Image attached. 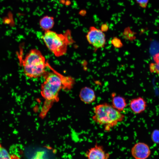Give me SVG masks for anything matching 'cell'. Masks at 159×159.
Segmentation results:
<instances>
[{"instance_id": "cell-14", "label": "cell", "mask_w": 159, "mask_h": 159, "mask_svg": "<svg viewBox=\"0 0 159 159\" xmlns=\"http://www.w3.org/2000/svg\"><path fill=\"white\" fill-rule=\"evenodd\" d=\"M151 138L153 142L159 144V129H155L153 130L151 134Z\"/></svg>"}, {"instance_id": "cell-17", "label": "cell", "mask_w": 159, "mask_h": 159, "mask_svg": "<svg viewBox=\"0 0 159 159\" xmlns=\"http://www.w3.org/2000/svg\"><path fill=\"white\" fill-rule=\"evenodd\" d=\"M101 30L103 32H105L107 31L108 29V26L107 24H102L101 26Z\"/></svg>"}, {"instance_id": "cell-2", "label": "cell", "mask_w": 159, "mask_h": 159, "mask_svg": "<svg viewBox=\"0 0 159 159\" xmlns=\"http://www.w3.org/2000/svg\"><path fill=\"white\" fill-rule=\"evenodd\" d=\"M92 120L97 124L103 126L104 130L109 131L123 120L124 114L107 103L96 105L93 108Z\"/></svg>"}, {"instance_id": "cell-10", "label": "cell", "mask_w": 159, "mask_h": 159, "mask_svg": "<svg viewBox=\"0 0 159 159\" xmlns=\"http://www.w3.org/2000/svg\"><path fill=\"white\" fill-rule=\"evenodd\" d=\"M112 106L117 110L121 112L125 109L127 105L126 99L123 97L117 95L115 93L111 94Z\"/></svg>"}, {"instance_id": "cell-13", "label": "cell", "mask_w": 159, "mask_h": 159, "mask_svg": "<svg viewBox=\"0 0 159 159\" xmlns=\"http://www.w3.org/2000/svg\"><path fill=\"white\" fill-rule=\"evenodd\" d=\"M154 60L155 62L150 64V70L151 72L159 74V54L155 55Z\"/></svg>"}, {"instance_id": "cell-6", "label": "cell", "mask_w": 159, "mask_h": 159, "mask_svg": "<svg viewBox=\"0 0 159 159\" xmlns=\"http://www.w3.org/2000/svg\"><path fill=\"white\" fill-rule=\"evenodd\" d=\"M131 153L135 159H147L150 156L151 151L148 145L143 142H139L132 147Z\"/></svg>"}, {"instance_id": "cell-4", "label": "cell", "mask_w": 159, "mask_h": 159, "mask_svg": "<svg viewBox=\"0 0 159 159\" xmlns=\"http://www.w3.org/2000/svg\"><path fill=\"white\" fill-rule=\"evenodd\" d=\"M47 62L40 51L36 49H31L22 62L25 75L30 78L44 76L46 72Z\"/></svg>"}, {"instance_id": "cell-9", "label": "cell", "mask_w": 159, "mask_h": 159, "mask_svg": "<svg viewBox=\"0 0 159 159\" xmlns=\"http://www.w3.org/2000/svg\"><path fill=\"white\" fill-rule=\"evenodd\" d=\"M79 97L81 100L86 104L93 103L96 99V96L94 90L87 87H84L81 89Z\"/></svg>"}, {"instance_id": "cell-12", "label": "cell", "mask_w": 159, "mask_h": 159, "mask_svg": "<svg viewBox=\"0 0 159 159\" xmlns=\"http://www.w3.org/2000/svg\"><path fill=\"white\" fill-rule=\"evenodd\" d=\"M0 159H19L16 155H10L0 144Z\"/></svg>"}, {"instance_id": "cell-8", "label": "cell", "mask_w": 159, "mask_h": 159, "mask_svg": "<svg viewBox=\"0 0 159 159\" xmlns=\"http://www.w3.org/2000/svg\"><path fill=\"white\" fill-rule=\"evenodd\" d=\"M147 103L143 97H139L132 99L129 102V107L135 114H140L144 112L147 107Z\"/></svg>"}, {"instance_id": "cell-15", "label": "cell", "mask_w": 159, "mask_h": 159, "mask_svg": "<svg viewBox=\"0 0 159 159\" xmlns=\"http://www.w3.org/2000/svg\"><path fill=\"white\" fill-rule=\"evenodd\" d=\"M111 43L114 47L117 48H120L122 47L123 45L121 40L116 37L113 38L111 41Z\"/></svg>"}, {"instance_id": "cell-11", "label": "cell", "mask_w": 159, "mask_h": 159, "mask_svg": "<svg viewBox=\"0 0 159 159\" xmlns=\"http://www.w3.org/2000/svg\"><path fill=\"white\" fill-rule=\"evenodd\" d=\"M39 24L41 28L45 32L50 30L54 24V18L51 16H45L40 20Z\"/></svg>"}, {"instance_id": "cell-5", "label": "cell", "mask_w": 159, "mask_h": 159, "mask_svg": "<svg viewBox=\"0 0 159 159\" xmlns=\"http://www.w3.org/2000/svg\"><path fill=\"white\" fill-rule=\"evenodd\" d=\"M87 41L95 49H97L104 47L106 43L105 36L101 29L95 26H91L86 35Z\"/></svg>"}, {"instance_id": "cell-1", "label": "cell", "mask_w": 159, "mask_h": 159, "mask_svg": "<svg viewBox=\"0 0 159 159\" xmlns=\"http://www.w3.org/2000/svg\"><path fill=\"white\" fill-rule=\"evenodd\" d=\"M47 66L53 72H46L44 75L45 80L41 85V93L44 100L40 113V116L42 118L46 116L53 104L58 101L60 90H70L74 83L73 78L59 73L49 63Z\"/></svg>"}, {"instance_id": "cell-16", "label": "cell", "mask_w": 159, "mask_h": 159, "mask_svg": "<svg viewBox=\"0 0 159 159\" xmlns=\"http://www.w3.org/2000/svg\"><path fill=\"white\" fill-rule=\"evenodd\" d=\"M149 0H136L137 3L141 7L145 8L147 7Z\"/></svg>"}, {"instance_id": "cell-3", "label": "cell", "mask_w": 159, "mask_h": 159, "mask_svg": "<svg viewBox=\"0 0 159 159\" xmlns=\"http://www.w3.org/2000/svg\"><path fill=\"white\" fill-rule=\"evenodd\" d=\"M42 38L47 47L57 57L64 55L68 45L74 42L69 30L63 34L47 31L45 32Z\"/></svg>"}, {"instance_id": "cell-7", "label": "cell", "mask_w": 159, "mask_h": 159, "mask_svg": "<svg viewBox=\"0 0 159 159\" xmlns=\"http://www.w3.org/2000/svg\"><path fill=\"white\" fill-rule=\"evenodd\" d=\"M87 159H108L110 154L106 152L103 146L96 143L86 153Z\"/></svg>"}]
</instances>
